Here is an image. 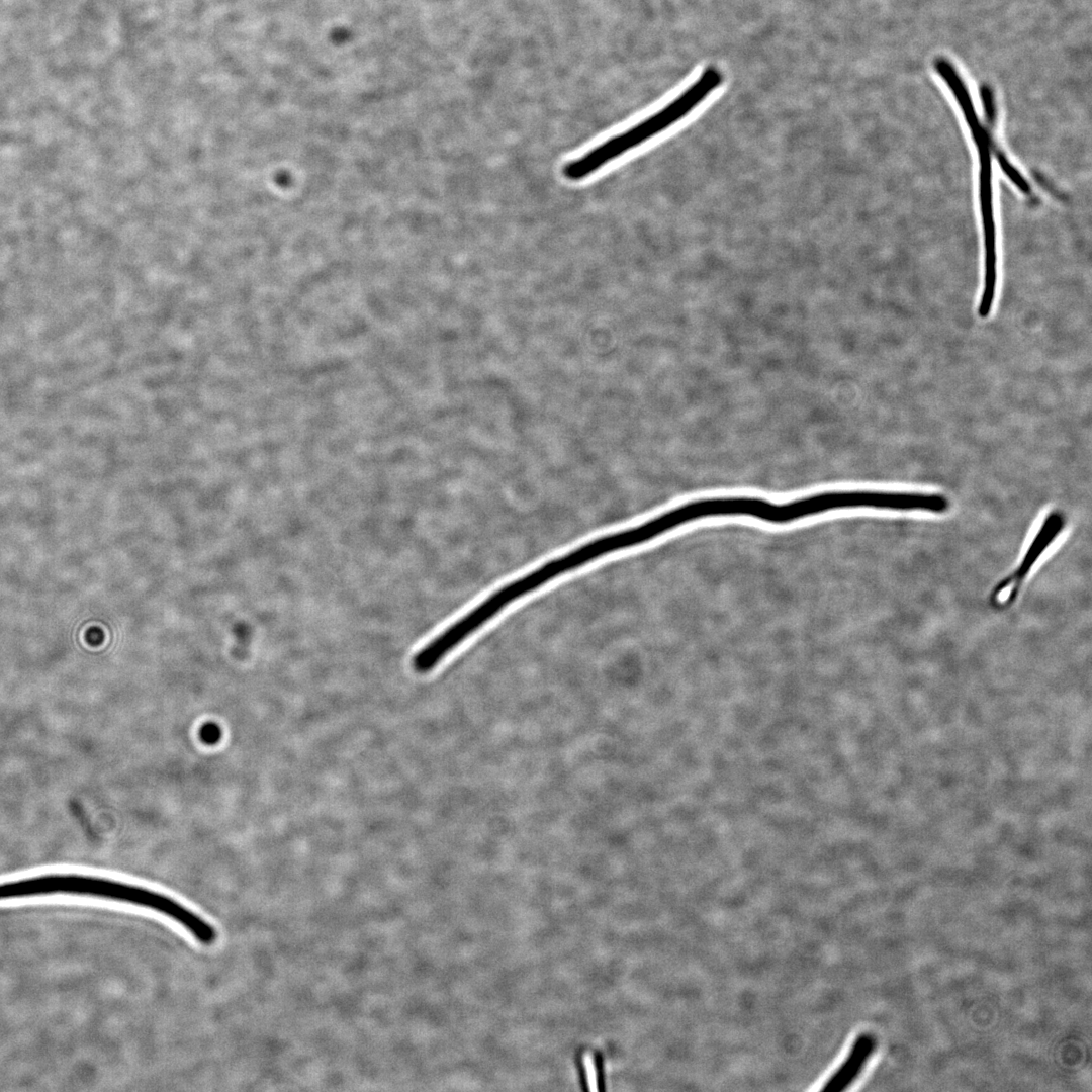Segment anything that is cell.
<instances>
[{"instance_id":"8992f818","label":"cell","mask_w":1092,"mask_h":1092,"mask_svg":"<svg viewBox=\"0 0 1092 1092\" xmlns=\"http://www.w3.org/2000/svg\"><path fill=\"white\" fill-rule=\"evenodd\" d=\"M582 1064L588 1089L598 1091V1073L594 1056L590 1053H585L582 1057Z\"/></svg>"},{"instance_id":"3957f363","label":"cell","mask_w":1092,"mask_h":1092,"mask_svg":"<svg viewBox=\"0 0 1092 1092\" xmlns=\"http://www.w3.org/2000/svg\"><path fill=\"white\" fill-rule=\"evenodd\" d=\"M1065 523V516L1060 511H1052L1045 516L1017 568L993 587L990 595V604L993 608L1004 610L1016 601L1033 565L1058 538Z\"/></svg>"},{"instance_id":"277c9868","label":"cell","mask_w":1092,"mask_h":1092,"mask_svg":"<svg viewBox=\"0 0 1092 1092\" xmlns=\"http://www.w3.org/2000/svg\"><path fill=\"white\" fill-rule=\"evenodd\" d=\"M876 1038L872 1033H859L842 1064L829 1077L821 1090L840 1092L847 1089L862 1072L876 1049Z\"/></svg>"},{"instance_id":"6da1fadb","label":"cell","mask_w":1092,"mask_h":1092,"mask_svg":"<svg viewBox=\"0 0 1092 1092\" xmlns=\"http://www.w3.org/2000/svg\"><path fill=\"white\" fill-rule=\"evenodd\" d=\"M722 80L723 76L718 69L708 67L690 87L663 108L564 165L563 176L571 181L584 179L612 160L667 129L695 109Z\"/></svg>"},{"instance_id":"7a4b0ae2","label":"cell","mask_w":1092,"mask_h":1092,"mask_svg":"<svg viewBox=\"0 0 1092 1092\" xmlns=\"http://www.w3.org/2000/svg\"><path fill=\"white\" fill-rule=\"evenodd\" d=\"M688 505L692 521L709 516L747 515L771 523H787L806 516L842 509L841 492L821 493L785 505H772L753 497H720Z\"/></svg>"},{"instance_id":"5b68a950","label":"cell","mask_w":1092,"mask_h":1092,"mask_svg":"<svg viewBox=\"0 0 1092 1092\" xmlns=\"http://www.w3.org/2000/svg\"><path fill=\"white\" fill-rule=\"evenodd\" d=\"M221 736L222 730L220 726L213 721L203 723L198 730V737L205 745L217 744L220 741Z\"/></svg>"}]
</instances>
